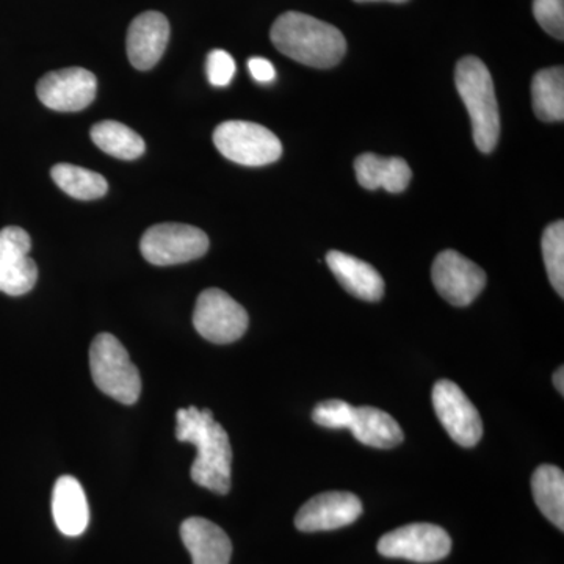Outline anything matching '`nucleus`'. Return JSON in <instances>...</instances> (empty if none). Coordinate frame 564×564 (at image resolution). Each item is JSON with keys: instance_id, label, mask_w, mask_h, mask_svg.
Here are the masks:
<instances>
[{"instance_id": "nucleus-1", "label": "nucleus", "mask_w": 564, "mask_h": 564, "mask_svg": "<svg viewBox=\"0 0 564 564\" xmlns=\"http://www.w3.org/2000/svg\"><path fill=\"white\" fill-rule=\"evenodd\" d=\"M176 437L180 443L195 445L192 480L215 494L231 489L232 447L228 433L215 421L210 410L182 408L176 413Z\"/></svg>"}, {"instance_id": "nucleus-2", "label": "nucleus", "mask_w": 564, "mask_h": 564, "mask_svg": "<svg viewBox=\"0 0 564 564\" xmlns=\"http://www.w3.org/2000/svg\"><path fill=\"white\" fill-rule=\"evenodd\" d=\"M270 39L285 57L311 68H333L347 52V41L339 29L299 11L281 14Z\"/></svg>"}, {"instance_id": "nucleus-3", "label": "nucleus", "mask_w": 564, "mask_h": 564, "mask_svg": "<svg viewBox=\"0 0 564 564\" xmlns=\"http://www.w3.org/2000/svg\"><path fill=\"white\" fill-rule=\"evenodd\" d=\"M455 84L473 121L475 144L488 154L496 150L500 135L499 106L491 73L480 58L469 55L456 65Z\"/></svg>"}, {"instance_id": "nucleus-4", "label": "nucleus", "mask_w": 564, "mask_h": 564, "mask_svg": "<svg viewBox=\"0 0 564 564\" xmlns=\"http://www.w3.org/2000/svg\"><path fill=\"white\" fill-rule=\"evenodd\" d=\"M90 372L99 391L122 404H133L141 393V377L124 345L109 333L98 334L90 347Z\"/></svg>"}, {"instance_id": "nucleus-5", "label": "nucleus", "mask_w": 564, "mask_h": 564, "mask_svg": "<svg viewBox=\"0 0 564 564\" xmlns=\"http://www.w3.org/2000/svg\"><path fill=\"white\" fill-rule=\"evenodd\" d=\"M217 150L231 162L245 166H263L282 154L280 139L270 129L250 121H225L215 129Z\"/></svg>"}, {"instance_id": "nucleus-6", "label": "nucleus", "mask_w": 564, "mask_h": 564, "mask_svg": "<svg viewBox=\"0 0 564 564\" xmlns=\"http://www.w3.org/2000/svg\"><path fill=\"white\" fill-rule=\"evenodd\" d=\"M209 250V237L202 229L182 223L152 226L140 240V251L152 265L170 267L196 261Z\"/></svg>"}, {"instance_id": "nucleus-7", "label": "nucleus", "mask_w": 564, "mask_h": 564, "mask_svg": "<svg viewBox=\"0 0 564 564\" xmlns=\"http://www.w3.org/2000/svg\"><path fill=\"white\" fill-rule=\"evenodd\" d=\"M248 314L232 296L220 289H207L198 296L193 325L212 344H232L248 329Z\"/></svg>"}, {"instance_id": "nucleus-8", "label": "nucleus", "mask_w": 564, "mask_h": 564, "mask_svg": "<svg viewBox=\"0 0 564 564\" xmlns=\"http://www.w3.org/2000/svg\"><path fill=\"white\" fill-rule=\"evenodd\" d=\"M452 540L440 525L410 524L386 533L378 541V552L388 558L434 563L451 554Z\"/></svg>"}, {"instance_id": "nucleus-9", "label": "nucleus", "mask_w": 564, "mask_h": 564, "mask_svg": "<svg viewBox=\"0 0 564 564\" xmlns=\"http://www.w3.org/2000/svg\"><path fill=\"white\" fill-rule=\"evenodd\" d=\"M433 406L437 419L462 447H474L484 436V422L473 402L458 384L441 380L433 388Z\"/></svg>"}, {"instance_id": "nucleus-10", "label": "nucleus", "mask_w": 564, "mask_h": 564, "mask_svg": "<svg viewBox=\"0 0 564 564\" xmlns=\"http://www.w3.org/2000/svg\"><path fill=\"white\" fill-rule=\"evenodd\" d=\"M432 280L445 302L463 307L484 291L486 273L458 251L445 250L434 259Z\"/></svg>"}, {"instance_id": "nucleus-11", "label": "nucleus", "mask_w": 564, "mask_h": 564, "mask_svg": "<svg viewBox=\"0 0 564 564\" xmlns=\"http://www.w3.org/2000/svg\"><path fill=\"white\" fill-rule=\"evenodd\" d=\"M98 80L95 74L84 68L52 70L41 77L36 95L47 109L55 111H80L87 109L96 98Z\"/></svg>"}, {"instance_id": "nucleus-12", "label": "nucleus", "mask_w": 564, "mask_h": 564, "mask_svg": "<svg viewBox=\"0 0 564 564\" xmlns=\"http://www.w3.org/2000/svg\"><path fill=\"white\" fill-rule=\"evenodd\" d=\"M362 503L355 494L344 491L323 492L300 508L295 527L300 532H329L358 521Z\"/></svg>"}, {"instance_id": "nucleus-13", "label": "nucleus", "mask_w": 564, "mask_h": 564, "mask_svg": "<svg viewBox=\"0 0 564 564\" xmlns=\"http://www.w3.org/2000/svg\"><path fill=\"white\" fill-rule=\"evenodd\" d=\"M169 20L159 11H147L132 21L128 31L129 62L133 68L148 70L154 68L161 61L163 52L169 46Z\"/></svg>"}, {"instance_id": "nucleus-14", "label": "nucleus", "mask_w": 564, "mask_h": 564, "mask_svg": "<svg viewBox=\"0 0 564 564\" xmlns=\"http://www.w3.org/2000/svg\"><path fill=\"white\" fill-rule=\"evenodd\" d=\"M182 543L187 547L193 564H229L232 543L225 530L204 518L182 522Z\"/></svg>"}, {"instance_id": "nucleus-15", "label": "nucleus", "mask_w": 564, "mask_h": 564, "mask_svg": "<svg viewBox=\"0 0 564 564\" xmlns=\"http://www.w3.org/2000/svg\"><path fill=\"white\" fill-rule=\"evenodd\" d=\"M52 516L55 525L66 536H80L90 522V508L79 480L63 475L52 491Z\"/></svg>"}, {"instance_id": "nucleus-16", "label": "nucleus", "mask_w": 564, "mask_h": 564, "mask_svg": "<svg viewBox=\"0 0 564 564\" xmlns=\"http://www.w3.org/2000/svg\"><path fill=\"white\" fill-rule=\"evenodd\" d=\"M326 263L345 291L351 295L364 302H378L383 299V278L370 263L340 251H329L326 254Z\"/></svg>"}, {"instance_id": "nucleus-17", "label": "nucleus", "mask_w": 564, "mask_h": 564, "mask_svg": "<svg viewBox=\"0 0 564 564\" xmlns=\"http://www.w3.org/2000/svg\"><path fill=\"white\" fill-rule=\"evenodd\" d=\"M356 180L367 191L384 188L389 193H402L410 185L413 172L406 161L400 158H381L362 154L355 161Z\"/></svg>"}, {"instance_id": "nucleus-18", "label": "nucleus", "mask_w": 564, "mask_h": 564, "mask_svg": "<svg viewBox=\"0 0 564 564\" xmlns=\"http://www.w3.org/2000/svg\"><path fill=\"white\" fill-rule=\"evenodd\" d=\"M348 430L352 436L375 448H393L403 443V432L395 419L372 406H355Z\"/></svg>"}, {"instance_id": "nucleus-19", "label": "nucleus", "mask_w": 564, "mask_h": 564, "mask_svg": "<svg viewBox=\"0 0 564 564\" xmlns=\"http://www.w3.org/2000/svg\"><path fill=\"white\" fill-rule=\"evenodd\" d=\"M534 502L544 518L564 529V474L560 467L543 464L532 477Z\"/></svg>"}, {"instance_id": "nucleus-20", "label": "nucleus", "mask_w": 564, "mask_h": 564, "mask_svg": "<svg viewBox=\"0 0 564 564\" xmlns=\"http://www.w3.org/2000/svg\"><path fill=\"white\" fill-rule=\"evenodd\" d=\"M534 113L541 121L564 120V69L562 66L538 70L532 82Z\"/></svg>"}, {"instance_id": "nucleus-21", "label": "nucleus", "mask_w": 564, "mask_h": 564, "mask_svg": "<svg viewBox=\"0 0 564 564\" xmlns=\"http://www.w3.org/2000/svg\"><path fill=\"white\" fill-rule=\"evenodd\" d=\"M91 140L99 150L121 161H135L147 150L139 133L118 121L98 122L91 129Z\"/></svg>"}, {"instance_id": "nucleus-22", "label": "nucleus", "mask_w": 564, "mask_h": 564, "mask_svg": "<svg viewBox=\"0 0 564 564\" xmlns=\"http://www.w3.org/2000/svg\"><path fill=\"white\" fill-rule=\"evenodd\" d=\"M51 176L66 195H69L70 198L82 199V202L102 198L109 191V184L101 174L82 169V166L69 165V163L55 165Z\"/></svg>"}, {"instance_id": "nucleus-23", "label": "nucleus", "mask_w": 564, "mask_h": 564, "mask_svg": "<svg viewBox=\"0 0 564 564\" xmlns=\"http://www.w3.org/2000/svg\"><path fill=\"white\" fill-rule=\"evenodd\" d=\"M545 270L555 292L564 296V223H552L543 234L541 240Z\"/></svg>"}, {"instance_id": "nucleus-24", "label": "nucleus", "mask_w": 564, "mask_h": 564, "mask_svg": "<svg viewBox=\"0 0 564 564\" xmlns=\"http://www.w3.org/2000/svg\"><path fill=\"white\" fill-rule=\"evenodd\" d=\"M39 281V267L31 256L0 265V292L10 296L25 295Z\"/></svg>"}, {"instance_id": "nucleus-25", "label": "nucleus", "mask_w": 564, "mask_h": 564, "mask_svg": "<svg viewBox=\"0 0 564 564\" xmlns=\"http://www.w3.org/2000/svg\"><path fill=\"white\" fill-rule=\"evenodd\" d=\"M355 406L344 400H326L313 411V421L325 429L344 430L351 423Z\"/></svg>"}, {"instance_id": "nucleus-26", "label": "nucleus", "mask_w": 564, "mask_h": 564, "mask_svg": "<svg viewBox=\"0 0 564 564\" xmlns=\"http://www.w3.org/2000/svg\"><path fill=\"white\" fill-rule=\"evenodd\" d=\"M533 14L543 31L564 39V0H533Z\"/></svg>"}, {"instance_id": "nucleus-27", "label": "nucleus", "mask_w": 564, "mask_h": 564, "mask_svg": "<svg viewBox=\"0 0 564 564\" xmlns=\"http://www.w3.org/2000/svg\"><path fill=\"white\" fill-rule=\"evenodd\" d=\"M32 248L31 236L18 226H9L0 231V265L29 256Z\"/></svg>"}, {"instance_id": "nucleus-28", "label": "nucleus", "mask_w": 564, "mask_h": 564, "mask_svg": "<svg viewBox=\"0 0 564 564\" xmlns=\"http://www.w3.org/2000/svg\"><path fill=\"white\" fill-rule=\"evenodd\" d=\"M206 68L207 79L214 87H228L236 74V62L228 52L215 50L207 55Z\"/></svg>"}, {"instance_id": "nucleus-29", "label": "nucleus", "mask_w": 564, "mask_h": 564, "mask_svg": "<svg viewBox=\"0 0 564 564\" xmlns=\"http://www.w3.org/2000/svg\"><path fill=\"white\" fill-rule=\"evenodd\" d=\"M248 68H250L252 79L261 82V84H270L276 77V69H274L272 62L267 61V58H250Z\"/></svg>"}, {"instance_id": "nucleus-30", "label": "nucleus", "mask_w": 564, "mask_h": 564, "mask_svg": "<svg viewBox=\"0 0 564 564\" xmlns=\"http://www.w3.org/2000/svg\"><path fill=\"white\" fill-rule=\"evenodd\" d=\"M554 384H555L556 391H558L563 395V393H564V369H563V367H560V369L556 370V372L554 375Z\"/></svg>"}, {"instance_id": "nucleus-31", "label": "nucleus", "mask_w": 564, "mask_h": 564, "mask_svg": "<svg viewBox=\"0 0 564 564\" xmlns=\"http://www.w3.org/2000/svg\"><path fill=\"white\" fill-rule=\"evenodd\" d=\"M355 2L366 3V2H391V3H404L408 0H355Z\"/></svg>"}]
</instances>
